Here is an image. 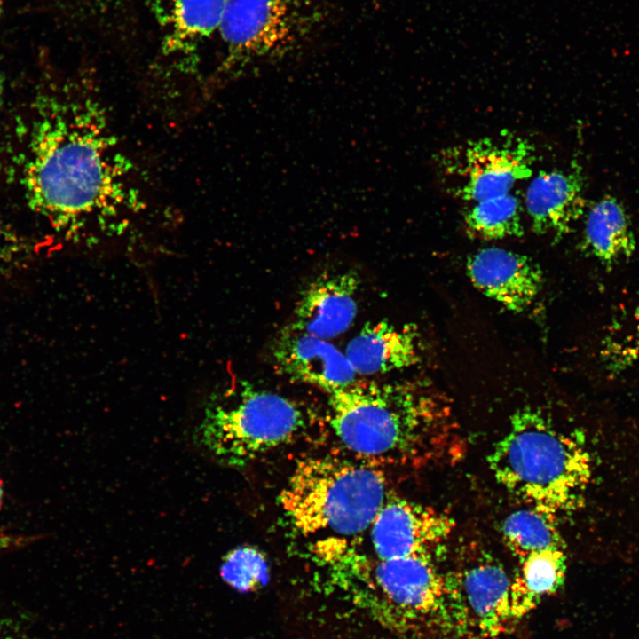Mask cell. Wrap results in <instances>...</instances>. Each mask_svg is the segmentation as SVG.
Returning <instances> with one entry per match:
<instances>
[{
  "label": "cell",
  "instance_id": "cell-1",
  "mask_svg": "<svg viewBox=\"0 0 639 639\" xmlns=\"http://www.w3.org/2000/svg\"><path fill=\"white\" fill-rule=\"evenodd\" d=\"M135 168L98 95L76 89L48 99L21 170L28 205L59 230L106 226L144 206Z\"/></svg>",
  "mask_w": 639,
  "mask_h": 639
},
{
  "label": "cell",
  "instance_id": "cell-2",
  "mask_svg": "<svg viewBox=\"0 0 639 639\" xmlns=\"http://www.w3.org/2000/svg\"><path fill=\"white\" fill-rule=\"evenodd\" d=\"M329 395V425L354 459L424 467L459 461L465 442L449 406L413 383H358Z\"/></svg>",
  "mask_w": 639,
  "mask_h": 639
},
{
  "label": "cell",
  "instance_id": "cell-3",
  "mask_svg": "<svg viewBox=\"0 0 639 639\" xmlns=\"http://www.w3.org/2000/svg\"><path fill=\"white\" fill-rule=\"evenodd\" d=\"M496 481L531 507L557 517L577 509L591 478L588 453L540 410L515 412L488 456Z\"/></svg>",
  "mask_w": 639,
  "mask_h": 639
},
{
  "label": "cell",
  "instance_id": "cell-4",
  "mask_svg": "<svg viewBox=\"0 0 639 639\" xmlns=\"http://www.w3.org/2000/svg\"><path fill=\"white\" fill-rule=\"evenodd\" d=\"M390 495L377 466L321 455L296 463L279 502L292 526L304 535L351 537L368 531Z\"/></svg>",
  "mask_w": 639,
  "mask_h": 639
},
{
  "label": "cell",
  "instance_id": "cell-5",
  "mask_svg": "<svg viewBox=\"0 0 639 639\" xmlns=\"http://www.w3.org/2000/svg\"><path fill=\"white\" fill-rule=\"evenodd\" d=\"M306 426L305 413L295 401L248 387L235 398L209 405L194 437L218 462L242 467L297 439Z\"/></svg>",
  "mask_w": 639,
  "mask_h": 639
},
{
  "label": "cell",
  "instance_id": "cell-6",
  "mask_svg": "<svg viewBox=\"0 0 639 639\" xmlns=\"http://www.w3.org/2000/svg\"><path fill=\"white\" fill-rule=\"evenodd\" d=\"M373 576L400 625L433 639L456 638L445 574L431 556L377 560Z\"/></svg>",
  "mask_w": 639,
  "mask_h": 639
},
{
  "label": "cell",
  "instance_id": "cell-7",
  "mask_svg": "<svg viewBox=\"0 0 639 639\" xmlns=\"http://www.w3.org/2000/svg\"><path fill=\"white\" fill-rule=\"evenodd\" d=\"M533 146L513 135L484 138L440 153L438 165L450 181V193L474 203L511 192L529 178L535 162Z\"/></svg>",
  "mask_w": 639,
  "mask_h": 639
},
{
  "label": "cell",
  "instance_id": "cell-8",
  "mask_svg": "<svg viewBox=\"0 0 639 639\" xmlns=\"http://www.w3.org/2000/svg\"><path fill=\"white\" fill-rule=\"evenodd\" d=\"M456 639H489L516 620L510 585L503 565L483 554L445 574Z\"/></svg>",
  "mask_w": 639,
  "mask_h": 639
},
{
  "label": "cell",
  "instance_id": "cell-9",
  "mask_svg": "<svg viewBox=\"0 0 639 639\" xmlns=\"http://www.w3.org/2000/svg\"><path fill=\"white\" fill-rule=\"evenodd\" d=\"M454 526V520L445 512L390 495L368 531L377 560H388L431 556Z\"/></svg>",
  "mask_w": 639,
  "mask_h": 639
},
{
  "label": "cell",
  "instance_id": "cell-10",
  "mask_svg": "<svg viewBox=\"0 0 639 639\" xmlns=\"http://www.w3.org/2000/svg\"><path fill=\"white\" fill-rule=\"evenodd\" d=\"M218 29L229 64L268 54L290 36L288 0H227Z\"/></svg>",
  "mask_w": 639,
  "mask_h": 639
},
{
  "label": "cell",
  "instance_id": "cell-11",
  "mask_svg": "<svg viewBox=\"0 0 639 639\" xmlns=\"http://www.w3.org/2000/svg\"><path fill=\"white\" fill-rule=\"evenodd\" d=\"M272 357L280 374L328 394L356 381L357 374L344 352L328 340L289 327L279 336Z\"/></svg>",
  "mask_w": 639,
  "mask_h": 639
},
{
  "label": "cell",
  "instance_id": "cell-12",
  "mask_svg": "<svg viewBox=\"0 0 639 639\" xmlns=\"http://www.w3.org/2000/svg\"><path fill=\"white\" fill-rule=\"evenodd\" d=\"M466 266L479 291L512 312L525 311L542 288L539 265L527 256L508 249H480L468 258Z\"/></svg>",
  "mask_w": 639,
  "mask_h": 639
},
{
  "label": "cell",
  "instance_id": "cell-13",
  "mask_svg": "<svg viewBox=\"0 0 639 639\" xmlns=\"http://www.w3.org/2000/svg\"><path fill=\"white\" fill-rule=\"evenodd\" d=\"M359 286L352 271L319 277L302 294L288 327L326 340L343 334L357 316Z\"/></svg>",
  "mask_w": 639,
  "mask_h": 639
},
{
  "label": "cell",
  "instance_id": "cell-14",
  "mask_svg": "<svg viewBox=\"0 0 639 639\" xmlns=\"http://www.w3.org/2000/svg\"><path fill=\"white\" fill-rule=\"evenodd\" d=\"M584 177L575 162L569 170L539 172L530 182L525 203L533 232L558 241L585 211Z\"/></svg>",
  "mask_w": 639,
  "mask_h": 639
},
{
  "label": "cell",
  "instance_id": "cell-15",
  "mask_svg": "<svg viewBox=\"0 0 639 639\" xmlns=\"http://www.w3.org/2000/svg\"><path fill=\"white\" fill-rule=\"evenodd\" d=\"M412 327L386 320L367 323L348 343L344 353L357 375H373L406 368L420 360Z\"/></svg>",
  "mask_w": 639,
  "mask_h": 639
},
{
  "label": "cell",
  "instance_id": "cell-16",
  "mask_svg": "<svg viewBox=\"0 0 639 639\" xmlns=\"http://www.w3.org/2000/svg\"><path fill=\"white\" fill-rule=\"evenodd\" d=\"M583 241L587 250L607 265L633 255L634 233L623 206L615 197L604 196L590 208L585 220Z\"/></svg>",
  "mask_w": 639,
  "mask_h": 639
},
{
  "label": "cell",
  "instance_id": "cell-17",
  "mask_svg": "<svg viewBox=\"0 0 639 639\" xmlns=\"http://www.w3.org/2000/svg\"><path fill=\"white\" fill-rule=\"evenodd\" d=\"M566 572L564 549L533 552L519 561L510 585L511 612L515 619L534 610L548 596L563 586Z\"/></svg>",
  "mask_w": 639,
  "mask_h": 639
},
{
  "label": "cell",
  "instance_id": "cell-18",
  "mask_svg": "<svg viewBox=\"0 0 639 639\" xmlns=\"http://www.w3.org/2000/svg\"><path fill=\"white\" fill-rule=\"evenodd\" d=\"M556 517L526 507L510 513L501 527L503 541L518 561L544 549H564Z\"/></svg>",
  "mask_w": 639,
  "mask_h": 639
},
{
  "label": "cell",
  "instance_id": "cell-19",
  "mask_svg": "<svg viewBox=\"0 0 639 639\" xmlns=\"http://www.w3.org/2000/svg\"><path fill=\"white\" fill-rule=\"evenodd\" d=\"M469 234L501 240L524 234L520 198L511 192L472 203L463 214Z\"/></svg>",
  "mask_w": 639,
  "mask_h": 639
},
{
  "label": "cell",
  "instance_id": "cell-20",
  "mask_svg": "<svg viewBox=\"0 0 639 639\" xmlns=\"http://www.w3.org/2000/svg\"><path fill=\"white\" fill-rule=\"evenodd\" d=\"M227 0H173L170 51L205 38L219 28Z\"/></svg>",
  "mask_w": 639,
  "mask_h": 639
},
{
  "label": "cell",
  "instance_id": "cell-21",
  "mask_svg": "<svg viewBox=\"0 0 639 639\" xmlns=\"http://www.w3.org/2000/svg\"><path fill=\"white\" fill-rule=\"evenodd\" d=\"M220 576L237 591H255L268 580V563L258 548L251 546L237 547L224 556Z\"/></svg>",
  "mask_w": 639,
  "mask_h": 639
},
{
  "label": "cell",
  "instance_id": "cell-22",
  "mask_svg": "<svg viewBox=\"0 0 639 639\" xmlns=\"http://www.w3.org/2000/svg\"><path fill=\"white\" fill-rule=\"evenodd\" d=\"M28 247L0 215V263L13 261Z\"/></svg>",
  "mask_w": 639,
  "mask_h": 639
},
{
  "label": "cell",
  "instance_id": "cell-23",
  "mask_svg": "<svg viewBox=\"0 0 639 639\" xmlns=\"http://www.w3.org/2000/svg\"><path fill=\"white\" fill-rule=\"evenodd\" d=\"M27 626L24 619L0 607V639H25Z\"/></svg>",
  "mask_w": 639,
  "mask_h": 639
},
{
  "label": "cell",
  "instance_id": "cell-24",
  "mask_svg": "<svg viewBox=\"0 0 639 639\" xmlns=\"http://www.w3.org/2000/svg\"><path fill=\"white\" fill-rule=\"evenodd\" d=\"M15 540L9 536H0V552L13 545Z\"/></svg>",
  "mask_w": 639,
  "mask_h": 639
},
{
  "label": "cell",
  "instance_id": "cell-25",
  "mask_svg": "<svg viewBox=\"0 0 639 639\" xmlns=\"http://www.w3.org/2000/svg\"><path fill=\"white\" fill-rule=\"evenodd\" d=\"M3 94H4V81H3V77L0 74V103H1V100L3 98Z\"/></svg>",
  "mask_w": 639,
  "mask_h": 639
},
{
  "label": "cell",
  "instance_id": "cell-26",
  "mask_svg": "<svg viewBox=\"0 0 639 639\" xmlns=\"http://www.w3.org/2000/svg\"><path fill=\"white\" fill-rule=\"evenodd\" d=\"M2 498H3V488H2V485H1V483H0V506H1V503H2Z\"/></svg>",
  "mask_w": 639,
  "mask_h": 639
},
{
  "label": "cell",
  "instance_id": "cell-27",
  "mask_svg": "<svg viewBox=\"0 0 639 639\" xmlns=\"http://www.w3.org/2000/svg\"><path fill=\"white\" fill-rule=\"evenodd\" d=\"M2 13H3V3H2V0H0V19H1Z\"/></svg>",
  "mask_w": 639,
  "mask_h": 639
}]
</instances>
